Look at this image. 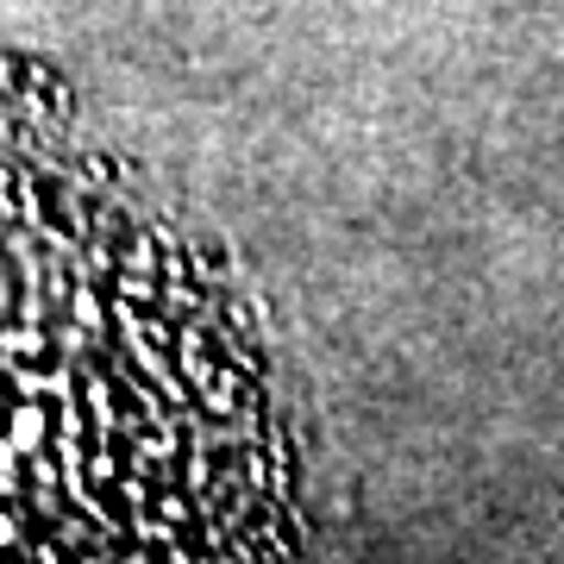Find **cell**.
<instances>
[{
	"label": "cell",
	"mask_w": 564,
	"mask_h": 564,
	"mask_svg": "<svg viewBox=\"0 0 564 564\" xmlns=\"http://www.w3.org/2000/svg\"><path fill=\"white\" fill-rule=\"evenodd\" d=\"M282 533V445L220 289L0 88V552L182 558Z\"/></svg>",
	"instance_id": "6da1fadb"
}]
</instances>
